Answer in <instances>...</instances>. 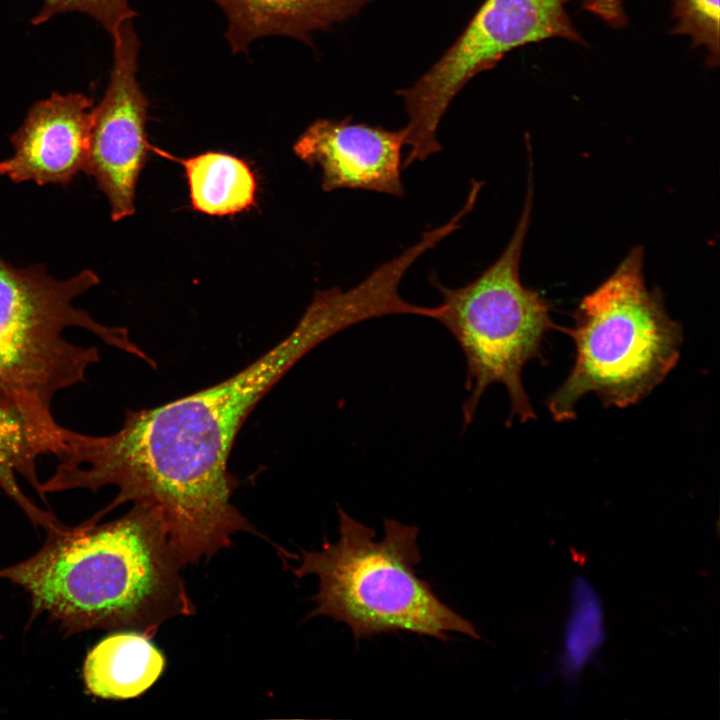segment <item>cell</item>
Here are the masks:
<instances>
[{
	"instance_id": "6da1fadb",
	"label": "cell",
	"mask_w": 720,
	"mask_h": 720,
	"mask_svg": "<svg viewBox=\"0 0 720 720\" xmlns=\"http://www.w3.org/2000/svg\"><path fill=\"white\" fill-rule=\"evenodd\" d=\"M345 325L335 302L314 296L286 337L228 379L158 407L126 410L122 426L109 435L67 429L41 496L112 485L118 494L95 516L126 502L155 506L184 565L212 557L237 532L257 533L231 502L228 459L235 438L262 397Z\"/></svg>"
},
{
	"instance_id": "7a4b0ae2",
	"label": "cell",
	"mask_w": 720,
	"mask_h": 720,
	"mask_svg": "<svg viewBox=\"0 0 720 720\" xmlns=\"http://www.w3.org/2000/svg\"><path fill=\"white\" fill-rule=\"evenodd\" d=\"M184 566L159 510L133 503L105 523L47 530L31 557L0 569V579L30 597L31 619L47 614L68 634L131 630L152 638L168 619L195 606L181 577Z\"/></svg>"
},
{
	"instance_id": "3957f363",
	"label": "cell",
	"mask_w": 720,
	"mask_h": 720,
	"mask_svg": "<svg viewBox=\"0 0 720 720\" xmlns=\"http://www.w3.org/2000/svg\"><path fill=\"white\" fill-rule=\"evenodd\" d=\"M98 283L91 270L57 280L39 265L18 269L0 258V402L22 420L39 455L57 456L64 445L67 428L54 419V397L83 382L100 360L97 348L66 340V328H83L155 367L127 329L102 325L73 305Z\"/></svg>"
},
{
	"instance_id": "277c9868",
	"label": "cell",
	"mask_w": 720,
	"mask_h": 720,
	"mask_svg": "<svg viewBox=\"0 0 720 720\" xmlns=\"http://www.w3.org/2000/svg\"><path fill=\"white\" fill-rule=\"evenodd\" d=\"M339 539L303 551L293 567L297 578L314 575L318 591L309 617L327 616L346 624L355 640L406 631L442 641L447 632L481 639L473 623L446 605L418 577L422 558L419 528L384 519V535L351 517L340 506Z\"/></svg>"
},
{
	"instance_id": "5b68a950",
	"label": "cell",
	"mask_w": 720,
	"mask_h": 720,
	"mask_svg": "<svg viewBox=\"0 0 720 720\" xmlns=\"http://www.w3.org/2000/svg\"><path fill=\"white\" fill-rule=\"evenodd\" d=\"M643 264V249L634 247L580 301L574 325L564 331L574 341V364L546 401L555 421L575 418L587 394L606 407L635 405L677 365L682 327L669 316L659 291L648 289Z\"/></svg>"
},
{
	"instance_id": "8992f818",
	"label": "cell",
	"mask_w": 720,
	"mask_h": 720,
	"mask_svg": "<svg viewBox=\"0 0 720 720\" xmlns=\"http://www.w3.org/2000/svg\"><path fill=\"white\" fill-rule=\"evenodd\" d=\"M517 226L498 259L468 284L451 288L433 272L431 284L442 295L437 319L454 337L466 363L464 386L469 393L462 405L463 428L473 421L480 400L493 384L505 387L510 412L525 423L536 413L523 385L522 372L531 360L545 361L542 342L552 330L565 331L551 318L550 304L520 278V260L530 225L533 190L528 183Z\"/></svg>"
},
{
	"instance_id": "52a82bcc",
	"label": "cell",
	"mask_w": 720,
	"mask_h": 720,
	"mask_svg": "<svg viewBox=\"0 0 720 720\" xmlns=\"http://www.w3.org/2000/svg\"><path fill=\"white\" fill-rule=\"evenodd\" d=\"M569 0H485L462 34L414 85L397 91L408 114L403 169L441 151L436 136L451 101L477 74L510 51L552 38L585 45L566 4Z\"/></svg>"
},
{
	"instance_id": "ba28073f",
	"label": "cell",
	"mask_w": 720,
	"mask_h": 720,
	"mask_svg": "<svg viewBox=\"0 0 720 720\" xmlns=\"http://www.w3.org/2000/svg\"><path fill=\"white\" fill-rule=\"evenodd\" d=\"M109 83L93 108L89 148L84 171L106 195L113 221L135 212L138 178L153 145L146 131L149 101L138 81L140 42L125 23L114 35Z\"/></svg>"
},
{
	"instance_id": "9c48e42d",
	"label": "cell",
	"mask_w": 720,
	"mask_h": 720,
	"mask_svg": "<svg viewBox=\"0 0 720 720\" xmlns=\"http://www.w3.org/2000/svg\"><path fill=\"white\" fill-rule=\"evenodd\" d=\"M406 129L341 120L317 119L296 140L293 150L310 167L322 170L325 192L367 190L396 197L405 194L402 149Z\"/></svg>"
},
{
	"instance_id": "30bf717a",
	"label": "cell",
	"mask_w": 720,
	"mask_h": 720,
	"mask_svg": "<svg viewBox=\"0 0 720 720\" xmlns=\"http://www.w3.org/2000/svg\"><path fill=\"white\" fill-rule=\"evenodd\" d=\"M92 120V100L80 93H53L35 103L11 137L14 154L0 162V176L15 183H69L85 169Z\"/></svg>"
},
{
	"instance_id": "8fae6325",
	"label": "cell",
	"mask_w": 720,
	"mask_h": 720,
	"mask_svg": "<svg viewBox=\"0 0 720 720\" xmlns=\"http://www.w3.org/2000/svg\"><path fill=\"white\" fill-rule=\"evenodd\" d=\"M212 1L226 16L229 47L240 53L268 36H288L310 43L314 32L348 20L372 0Z\"/></svg>"
},
{
	"instance_id": "7c38bea8",
	"label": "cell",
	"mask_w": 720,
	"mask_h": 720,
	"mask_svg": "<svg viewBox=\"0 0 720 720\" xmlns=\"http://www.w3.org/2000/svg\"><path fill=\"white\" fill-rule=\"evenodd\" d=\"M148 636L122 630L105 637L87 654L83 679L87 691L104 699H129L148 690L165 666L162 652Z\"/></svg>"
},
{
	"instance_id": "4fadbf2b",
	"label": "cell",
	"mask_w": 720,
	"mask_h": 720,
	"mask_svg": "<svg viewBox=\"0 0 720 720\" xmlns=\"http://www.w3.org/2000/svg\"><path fill=\"white\" fill-rule=\"evenodd\" d=\"M152 153L181 164L194 210L209 216H230L255 203L257 182L250 166L234 155L208 151L179 158L153 146Z\"/></svg>"
},
{
	"instance_id": "5bb4252c",
	"label": "cell",
	"mask_w": 720,
	"mask_h": 720,
	"mask_svg": "<svg viewBox=\"0 0 720 720\" xmlns=\"http://www.w3.org/2000/svg\"><path fill=\"white\" fill-rule=\"evenodd\" d=\"M37 452L19 416L0 402V487L22 509L33 524L51 528L57 517L37 507L21 490L17 476L23 477L38 494Z\"/></svg>"
},
{
	"instance_id": "9a60e30c",
	"label": "cell",
	"mask_w": 720,
	"mask_h": 720,
	"mask_svg": "<svg viewBox=\"0 0 720 720\" xmlns=\"http://www.w3.org/2000/svg\"><path fill=\"white\" fill-rule=\"evenodd\" d=\"M719 0H672V34L688 36L692 46L705 48L706 66L719 64Z\"/></svg>"
},
{
	"instance_id": "2e32d148",
	"label": "cell",
	"mask_w": 720,
	"mask_h": 720,
	"mask_svg": "<svg viewBox=\"0 0 720 720\" xmlns=\"http://www.w3.org/2000/svg\"><path fill=\"white\" fill-rule=\"evenodd\" d=\"M67 12L90 16L111 36L136 16L129 0H42V7L32 23L40 25L55 15Z\"/></svg>"
}]
</instances>
